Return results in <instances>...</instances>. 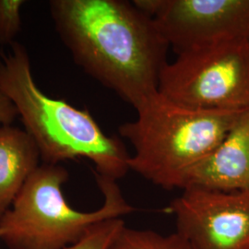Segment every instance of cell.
<instances>
[{"mask_svg":"<svg viewBox=\"0 0 249 249\" xmlns=\"http://www.w3.org/2000/svg\"><path fill=\"white\" fill-rule=\"evenodd\" d=\"M55 31L73 60L137 109L158 91L170 46L134 1L52 0Z\"/></svg>","mask_w":249,"mask_h":249,"instance_id":"1","label":"cell"},{"mask_svg":"<svg viewBox=\"0 0 249 249\" xmlns=\"http://www.w3.org/2000/svg\"><path fill=\"white\" fill-rule=\"evenodd\" d=\"M0 87L17 107L44 163L85 158L93 162L95 174L116 181L130 171L131 155L120 139L105 133L88 110L49 97L39 88L30 55L18 43L0 53Z\"/></svg>","mask_w":249,"mask_h":249,"instance_id":"2","label":"cell"},{"mask_svg":"<svg viewBox=\"0 0 249 249\" xmlns=\"http://www.w3.org/2000/svg\"><path fill=\"white\" fill-rule=\"evenodd\" d=\"M137 117L119 126L132 145L129 169L152 184L183 189L188 174L219 147L243 110H200L161 95L135 109Z\"/></svg>","mask_w":249,"mask_h":249,"instance_id":"3","label":"cell"},{"mask_svg":"<svg viewBox=\"0 0 249 249\" xmlns=\"http://www.w3.org/2000/svg\"><path fill=\"white\" fill-rule=\"evenodd\" d=\"M94 176L105 200L98 210L85 213L73 209L63 194L68 170L60 164L39 165L0 217V239L9 249H64L93 224L133 212L116 180Z\"/></svg>","mask_w":249,"mask_h":249,"instance_id":"4","label":"cell"},{"mask_svg":"<svg viewBox=\"0 0 249 249\" xmlns=\"http://www.w3.org/2000/svg\"><path fill=\"white\" fill-rule=\"evenodd\" d=\"M158 91L194 109H246L249 107V41H227L178 53L162 70Z\"/></svg>","mask_w":249,"mask_h":249,"instance_id":"5","label":"cell"},{"mask_svg":"<svg viewBox=\"0 0 249 249\" xmlns=\"http://www.w3.org/2000/svg\"><path fill=\"white\" fill-rule=\"evenodd\" d=\"M177 53L249 41V0H134Z\"/></svg>","mask_w":249,"mask_h":249,"instance_id":"6","label":"cell"},{"mask_svg":"<svg viewBox=\"0 0 249 249\" xmlns=\"http://www.w3.org/2000/svg\"><path fill=\"white\" fill-rule=\"evenodd\" d=\"M170 211L191 249H249V192L187 187Z\"/></svg>","mask_w":249,"mask_h":249,"instance_id":"7","label":"cell"},{"mask_svg":"<svg viewBox=\"0 0 249 249\" xmlns=\"http://www.w3.org/2000/svg\"><path fill=\"white\" fill-rule=\"evenodd\" d=\"M187 187L249 192V107L213 153L188 174Z\"/></svg>","mask_w":249,"mask_h":249,"instance_id":"8","label":"cell"},{"mask_svg":"<svg viewBox=\"0 0 249 249\" xmlns=\"http://www.w3.org/2000/svg\"><path fill=\"white\" fill-rule=\"evenodd\" d=\"M40 159L36 142L25 129L0 126V217L10 209Z\"/></svg>","mask_w":249,"mask_h":249,"instance_id":"9","label":"cell"},{"mask_svg":"<svg viewBox=\"0 0 249 249\" xmlns=\"http://www.w3.org/2000/svg\"><path fill=\"white\" fill-rule=\"evenodd\" d=\"M107 249H191L178 232L162 235L151 230H136L123 226Z\"/></svg>","mask_w":249,"mask_h":249,"instance_id":"10","label":"cell"},{"mask_svg":"<svg viewBox=\"0 0 249 249\" xmlns=\"http://www.w3.org/2000/svg\"><path fill=\"white\" fill-rule=\"evenodd\" d=\"M124 226L121 218H113L93 224L76 244L64 249H107L116 233Z\"/></svg>","mask_w":249,"mask_h":249,"instance_id":"11","label":"cell"},{"mask_svg":"<svg viewBox=\"0 0 249 249\" xmlns=\"http://www.w3.org/2000/svg\"><path fill=\"white\" fill-rule=\"evenodd\" d=\"M24 0H0V45H12L18 36L21 25V9Z\"/></svg>","mask_w":249,"mask_h":249,"instance_id":"12","label":"cell"},{"mask_svg":"<svg viewBox=\"0 0 249 249\" xmlns=\"http://www.w3.org/2000/svg\"><path fill=\"white\" fill-rule=\"evenodd\" d=\"M18 116L17 107L0 87V126L10 125Z\"/></svg>","mask_w":249,"mask_h":249,"instance_id":"13","label":"cell"}]
</instances>
